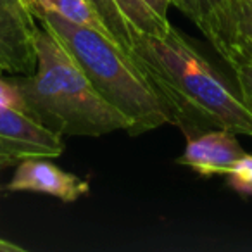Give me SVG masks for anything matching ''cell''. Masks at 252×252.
Masks as SVG:
<instances>
[{
	"label": "cell",
	"instance_id": "obj_1",
	"mask_svg": "<svg viewBox=\"0 0 252 252\" xmlns=\"http://www.w3.org/2000/svg\"><path fill=\"white\" fill-rule=\"evenodd\" d=\"M133 59L168 104L173 125L200 133L197 123L252 137V112L223 74L176 28L162 36L135 35Z\"/></svg>",
	"mask_w": 252,
	"mask_h": 252
},
{
	"label": "cell",
	"instance_id": "obj_2",
	"mask_svg": "<svg viewBox=\"0 0 252 252\" xmlns=\"http://www.w3.org/2000/svg\"><path fill=\"white\" fill-rule=\"evenodd\" d=\"M35 49V73L11 76L32 116L63 137H102L121 130L128 133L130 123L102 98L66 47L42 23Z\"/></svg>",
	"mask_w": 252,
	"mask_h": 252
},
{
	"label": "cell",
	"instance_id": "obj_3",
	"mask_svg": "<svg viewBox=\"0 0 252 252\" xmlns=\"http://www.w3.org/2000/svg\"><path fill=\"white\" fill-rule=\"evenodd\" d=\"M33 16L57 36L94 88L130 123V135L158 130L173 116L164 98L152 87L138 61L95 30L74 25L56 12L30 4Z\"/></svg>",
	"mask_w": 252,
	"mask_h": 252
},
{
	"label": "cell",
	"instance_id": "obj_4",
	"mask_svg": "<svg viewBox=\"0 0 252 252\" xmlns=\"http://www.w3.org/2000/svg\"><path fill=\"white\" fill-rule=\"evenodd\" d=\"M173 5L200 30L233 71L252 63V47L242 30L237 0H173Z\"/></svg>",
	"mask_w": 252,
	"mask_h": 252
},
{
	"label": "cell",
	"instance_id": "obj_5",
	"mask_svg": "<svg viewBox=\"0 0 252 252\" xmlns=\"http://www.w3.org/2000/svg\"><path fill=\"white\" fill-rule=\"evenodd\" d=\"M63 152V135L0 100V158L7 166L28 158H59Z\"/></svg>",
	"mask_w": 252,
	"mask_h": 252
},
{
	"label": "cell",
	"instance_id": "obj_6",
	"mask_svg": "<svg viewBox=\"0 0 252 252\" xmlns=\"http://www.w3.org/2000/svg\"><path fill=\"white\" fill-rule=\"evenodd\" d=\"M38 19L26 0H0V74L25 76L36 69Z\"/></svg>",
	"mask_w": 252,
	"mask_h": 252
},
{
	"label": "cell",
	"instance_id": "obj_7",
	"mask_svg": "<svg viewBox=\"0 0 252 252\" xmlns=\"http://www.w3.org/2000/svg\"><path fill=\"white\" fill-rule=\"evenodd\" d=\"M5 190L12 192H42L57 197L63 202H74L87 195L88 182L76 175L66 173L59 166L45 161L43 158H28L19 161L11 182Z\"/></svg>",
	"mask_w": 252,
	"mask_h": 252
},
{
	"label": "cell",
	"instance_id": "obj_8",
	"mask_svg": "<svg viewBox=\"0 0 252 252\" xmlns=\"http://www.w3.org/2000/svg\"><path fill=\"white\" fill-rule=\"evenodd\" d=\"M242 156H245V151L233 131L220 128L189 137V144L176 162L189 166L202 176H214L226 175Z\"/></svg>",
	"mask_w": 252,
	"mask_h": 252
},
{
	"label": "cell",
	"instance_id": "obj_9",
	"mask_svg": "<svg viewBox=\"0 0 252 252\" xmlns=\"http://www.w3.org/2000/svg\"><path fill=\"white\" fill-rule=\"evenodd\" d=\"M112 2L121 12L126 25L130 26L133 35L162 36L171 28L168 18H162L147 0H112Z\"/></svg>",
	"mask_w": 252,
	"mask_h": 252
},
{
	"label": "cell",
	"instance_id": "obj_10",
	"mask_svg": "<svg viewBox=\"0 0 252 252\" xmlns=\"http://www.w3.org/2000/svg\"><path fill=\"white\" fill-rule=\"evenodd\" d=\"M30 4L35 5V7L45 9V11L56 12L61 18L67 19V21L74 23V25L95 30V32L102 33V35L107 36L109 40H112L116 43L111 30L105 26V23L100 19L97 11L88 4L87 0H30Z\"/></svg>",
	"mask_w": 252,
	"mask_h": 252
},
{
	"label": "cell",
	"instance_id": "obj_11",
	"mask_svg": "<svg viewBox=\"0 0 252 252\" xmlns=\"http://www.w3.org/2000/svg\"><path fill=\"white\" fill-rule=\"evenodd\" d=\"M88 4L97 11V14L100 16V19L105 23L111 33L114 35V40L126 54H130L133 57V32L130 30V26L126 25V21L123 19L121 12L118 11L116 4L112 0H87Z\"/></svg>",
	"mask_w": 252,
	"mask_h": 252
},
{
	"label": "cell",
	"instance_id": "obj_12",
	"mask_svg": "<svg viewBox=\"0 0 252 252\" xmlns=\"http://www.w3.org/2000/svg\"><path fill=\"white\" fill-rule=\"evenodd\" d=\"M228 185L242 195H252V154H245L226 173Z\"/></svg>",
	"mask_w": 252,
	"mask_h": 252
},
{
	"label": "cell",
	"instance_id": "obj_13",
	"mask_svg": "<svg viewBox=\"0 0 252 252\" xmlns=\"http://www.w3.org/2000/svg\"><path fill=\"white\" fill-rule=\"evenodd\" d=\"M235 76H237L238 94H240L242 102L252 112V63L238 66L235 69Z\"/></svg>",
	"mask_w": 252,
	"mask_h": 252
},
{
	"label": "cell",
	"instance_id": "obj_14",
	"mask_svg": "<svg viewBox=\"0 0 252 252\" xmlns=\"http://www.w3.org/2000/svg\"><path fill=\"white\" fill-rule=\"evenodd\" d=\"M240 9V23L244 35L252 47V0H237Z\"/></svg>",
	"mask_w": 252,
	"mask_h": 252
},
{
	"label": "cell",
	"instance_id": "obj_15",
	"mask_svg": "<svg viewBox=\"0 0 252 252\" xmlns=\"http://www.w3.org/2000/svg\"><path fill=\"white\" fill-rule=\"evenodd\" d=\"M147 2L162 16V18H168V9L173 5V0H147Z\"/></svg>",
	"mask_w": 252,
	"mask_h": 252
},
{
	"label": "cell",
	"instance_id": "obj_16",
	"mask_svg": "<svg viewBox=\"0 0 252 252\" xmlns=\"http://www.w3.org/2000/svg\"><path fill=\"white\" fill-rule=\"evenodd\" d=\"M0 252H26V249L18 244H12V242L0 238Z\"/></svg>",
	"mask_w": 252,
	"mask_h": 252
},
{
	"label": "cell",
	"instance_id": "obj_17",
	"mask_svg": "<svg viewBox=\"0 0 252 252\" xmlns=\"http://www.w3.org/2000/svg\"><path fill=\"white\" fill-rule=\"evenodd\" d=\"M0 166H7V161L4 158H0Z\"/></svg>",
	"mask_w": 252,
	"mask_h": 252
},
{
	"label": "cell",
	"instance_id": "obj_18",
	"mask_svg": "<svg viewBox=\"0 0 252 252\" xmlns=\"http://www.w3.org/2000/svg\"><path fill=\"white\" fill-rule=\"evenodd\" d=\"M26 2H30V0H26Z\"/></svg>",
	"mask_w": 252,
	"mask_h": 252
}]
</instances>
